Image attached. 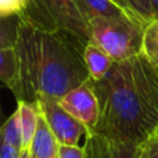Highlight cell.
<instances>
[{
    "mask_svg": "<svg viewBox=\"0 0 158 158\" xmlns=\"http://www.w3.org/2000/svg\"><path fill=\"white\" fill-rule=\"evenodd\" d=\"M85 46L61 32H50L19 17L14 44L15 75L8 89L17 101L60 100L74 87L89 81L83 61Z\"/></svg>",
    "mask_w": 158,
    "mask_h": 158,
    "instance_id": "cell-1",
    "label": "cell"
},
{
    "mask_svg": "<svg viewBox=\"0 0 158 158\" xmlns=\"http://www.w3.org/2000/svg\"><path fill=\"white\" fill-rule=\"evenodd\" d=\"M89 83L98 101V122L92 133L142 146L158 126V83L143 54L114 63L100 81Z\"/></svg>",
    "mask_w": 158,
    "mask_h": 158,
    "instance_id": "cell-2",
    "label": "cell"
},
{
    "mask_svg": "<svg viewBox=\"0 0 158 158\" xmlns=\"http://www.w3.org/2000/svg\"><path fill=\"white\" fill-rule=\"evenodd\" d=\"M90 42L97 44L114 63L131 60L142 53L144 25L131 17L92 18L87 22Z\"/></svg>",
    "mask_w": 158,
    "mask_h": 158,
    "instance_id": "cell-3",
    "label": "cell"
},
{
    "mask_svg": "<svg viewBox=\"0 0 158 158\" xmlns=\"http://www.w3.org/2000/svg\"><path fill=\"white\" fill-rule=\"evenodd\" d=\"M21 18L50 32H61L86 46L89 27L77 6V0H28Z\"/></svg>",
    "mask_w": 158,
    "mask_h": 158,
    "instance_id": "cell-4",
    "label": "cell"
},
{
    "mask_svg": "<svg viewBox=\"0 0 158 158\" xmlns=\"http://www.w3.org/2000/svg\"><path fill=\"white\" fill-rule=\"evenodd\" d=\"M35 104L60 146H79L83 137L86 139L89 133L86 126L68 114L57 98L43 97Z\"/></svg>",
    "mask_w": 158,
    "mask_h": 158,
    "instance_id": "cell-5",
    "label": "cell"
},
{
    "mask_svg": "<svg viewBox=\"0 0 158 158\" xmlns=\"http://www.w3.org/2000/svg\"><path fill=\"white\" fill-rule=\"evenodd\" d=\"M60 104L68 114L86 126L89 133L96 129L98 122V101L89 81L69 90L60 98Z\"/></svg>",
    "mask_w": 158,
    "mask_h": 158,
    "instance_id": "cell-6",
    "label": "cell"
},
{
    "mask_svg": "<svg viewBox=\"0 0 158 158\" xmlns=\"http://www.w3.org/2000/svg\"><path fill=\"white\" fill-rule=\"evenodd\" d=\"M83 148L85 158H143V144L114 142L97 133H87Z\"/></svg>",
    "mask_w": 158,
    "mask_h": 158,
    "instance_id": "cell-7",
    "label": "cell"
},
{
    "mask_svg": "<svg viewBox=\"0 0 158 158\" xmlns=\"http://www.w3.org/2000/svg\"><path fill=\"white\" fill-rule=\"evenodd\" d=\"M58 148L60 144L56 140L44 118L40 115L29 146L31 158H58Z\"/></svg>",
    "mask_w": 158,
    "mask_h": 158,
    "instance_id": "cell-8",
    "label": "cell"
},
{
    "mask_svg": "<svg viewBox=\"0 0 158 158\" xmlns=\"http://www.w3.org/2000/svg\"><path fill=\"white\" fill-rule=\"evenodd\" d=\"M21 133H19L18 112H13L0 126V158H19Z\"/></svg>",
    "mask_w": 158,
    "mask_h": 158,
    "instance_id": "cell-9",
    "label": "cell"
},
{
    "mask_svg": "<svg viewBox=\"0 0 158 158\" xmlns=\"http://www.w3.org/2000/svg\"><path fill=\"white\" fill-rule=\"evenodd\" d=\"M83 61L87 69L90 81H100L110 72L114 61L101 47L94 44L93 42L85 46L83 49Z\"/></svg>",
    "mask_w": 158,
    "mask_h": 158,
    "instance_id": "cell-10",
    "label": "cell"
},
{
    "mask_svg": "<svg viewBox=\"0 0 158 158\" xmlns=\"http://www.w3.org/2000/svg\"><path fill=\"white\" fill-rule=\"evenodd\" d=\"M77 6L82 17L86 19V22H89L92 18H97V17H103V18L131 17L112 0H77Z\"/></svg>",
    "mask_w": 158,
    "mask_h": 158,
    "instance_id": "cell-11",
    "label": "cell"
},
{
    "mask_svg": "<svg viewBox=\"0 0 158 158\" xmlns=\"http://www.w3.org/2000/svg\"><path fill=\"white\" fill-rule=\"evenodd\" d=\"M17 112H18L19 133H21V150L29 148L40 112L35 103H27V101H17Z\"/></svg>",
    "mask_w": 158,
    "mask_h": 158,
    "instance_id": "cell-12",
    "label": "cell"
},
{
    "mask_svg": "<svg viewBox=\"0 0 158 158\" xmlns=\"http://www.w3.org/2000/svg\"><path fill=\"white\" fill-rule=\"evenodd\" d=\"M142 54L151 67H158V19L148 22L143 32Z\"/></svg>",
    "mask_w": 158,
    "mask_h": 158,
    "instance_id": "cell-13",
    "label": "cell"
},
{
    "mask_svg": "<svg viewBox=\"0 0 158 158\" xmlns=\"http://www.w3.org/2000/svg\"><path fill=\"white\" fill-rule=\"evenodd\" d=\"M112 2L119 6L132 18L142 22L144 27L154 19L150 0H112Z\"/></svg>",
    "mask_w": 158,
    "mask_h": 158,
    "instance_id": "cell-14",
    "label": "cell"
},
{
    "mask_svg": "<svg viewBox=\"0 0 158 158\" xmlns=\"http://www.w3.org/2000/svg\"><path fill=\"white\" fill-rule=\"evenodd\" d=\"M18 22L19 15H0V46L2 47H14L17 40Z\"/></svg>",
    "mask_w": 158,
    "mask_h": 158,
    "instance_id": "cell-15",
    "label": "cell"
},
{
    "mask_svg": "<svg viewBox=\"0 0 158 158\" xmlns=\"http://www.w3.org/2000/svg\"><path fill=\"white\" fill-rule=\"evenodd\" d=\"M15 75V54L14 47L0 46V82L8 87Z\"/></svg>",
    "mask_w": 158,
    "mask_h": 158,
    "instance_id": "cell-16",
    "label": "cell"
},
{
    "mask_svg": "<svg viewBox=\"0 0 158 158\" xmlns=\"http://www.w3.org/2000/svg\"><path fill=\"white\" fill-rule=\"evenodd\" d=\"M27 4L28 0H0V15H21Z\"/></svg>",
    "mask_w": 158,
    "mask_h": 158,
    "instance_id": "cell-17",
    "label": "cell"
},
{
    "mask_svg": "<svg viewBox=\"0 0 158 158\" xmlns=\"http://www.w3.org/2000/svg\"><path fill=\"white\" fill-rule=\"evenodd\" d=\"M58 158H85L83 146H60Z\"/></svg>",
    "mask_w": 158,
    "mask_h": 158,
    "instance_id": "cell-18",
    "label": "cell"
},
{
    "mask_svg": "<svg viewBox=\"0 0 158 158\" xmlns=\"http://www.w3.org/2000/svg\"><path fill=\"white\" fill-rule=\"evenodd\" d=\"M143 158H158V139L150 137L143 144Z\"/></svg>",
    "mask_w": 158,
    "mask_h": 158,
    "instance_id": "cell-19",
    "label": "cell"
},
{
    "mask_svg": "<svg viewBox=\"0 0 158 158\" xmlns=\"http://www.w3.org/2000/svg\"><path fill=\"white\" fill-rule=\"evenodd\" d=\"M151 10H153L154 19H158V0H150Z\"/></svg>",
    "mask_w": 158,
    "mask_h": 158,
    "instance_id": "cell-20",
    "label": "cell"
},
{
    "mask_svg": "<svg viewBox=\"0 0 158 158\" xmlns=\"http://www.w3.org/2000/svg\"><path fill=\"white\" fill-rule=\"evenodd\" d=\"M19 158H31L29 156V148H22L19 153Z\"/></svg>",
    "mask_w": 158,
    "mask_h": 158,
    "instance_id": "cell-21",
    "label": "cell"
},
{
    "mask_svg": "<svg viewBox=\"0 0 158 158\" xmlns=\"http://www.w3.org/2000/svg\"><path fill=\"white\" fill-rule=\"evenodd\" d=\"M153 69H154V77H156V81H157V83H158V67H156V68L153 67Z\"/></svg>",
    "mask_w": 158,
    "mask_h": 158,
    "instance_id": "cell-22",
    "label": "cell"
},
{
    "mask_svg": "<svg viewBox=\"0 0 158 158\" xmlns=\"http://www.w3.org/2000/svg\"><path fill=\"white\" fill-rule=\"evenodd\" d=\"M154 137H157V139H158V126H157L156 132H154Z\"/></svg>",
    "mask_w": 158,
    "mask_h": 158,
    "instance_id": "cell-23",
    "label": "cell"
},
{
    "mask_svg": "<svg viewBox=\"0 0 158 158\" xmlns=\"http://www.w3.org/2000/svg\"><path fill=\"white\" fill-rule=\"evenodd\" d=\"M0 126H2V123H0Z\"/></svg>",
    "mask_w": 158,
    "mask_h": 158,
    "instance_id": "cell-24",
    "label": "cell"
},
{
    "mask_svg": "<svg viewBox=\"0 0 158 158\" xmlns=\"http://www.w3.org/2000/svg\"><path fill=\"white\" fill-rule=\"evenodd\" d=\"M29 156H31V154H29Z\"/></svg>",
    "mask_w": 158,
    "mask_h": 158,
    "instance_id": "cell-25",
    "label": "cell"
}]
</instances>
